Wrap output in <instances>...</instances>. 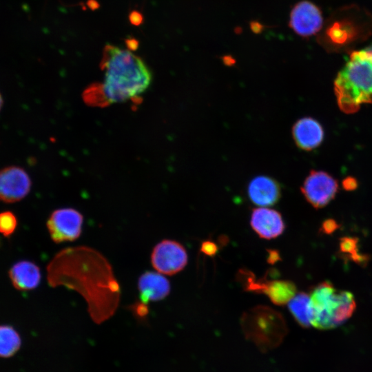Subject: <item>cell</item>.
<instances>
[{"instance_id":"cell-1","label":"cell","mask_w":372,"mask_h":372,"mask_svg":"<svg viewBox=\"0 0 372 372\" xmlns=\"http://www.w3.org/2000/svg\"><path fill=\"white\" fill-rule=\"evenodd\" d=\"M51 287H64L85 300L92 319L100 324L118 309L121 287L111 264L99 251L76 246L59 251L46 267Z\"/></svg>"},{"instance_id":"cell-2","label":"cell","mask_w":372,"mask_h":372,"mask_svg":"<svg viewBox=\"0 0 372 372\" xmlns=\"http://www.w3.org/2000/svg\"><path fill=\"white\" fill-rule=\"evenodd\" d=\"M100 67L104 73L103 81L85 92V99L91 104L107 105L136 99L152 82L148 66L129 49L105 45Z\"/></svg>"},{"instance_id":"cell-3","label":"cell","mask_w":372,"mask_h":372,"mask_svg":"<svg viewBox=\"0 0 372 372\" xmlns=\"http://www.w3.org/2000/svg\"><path fill=\"white\" fill-rule=\"evenodd\" d=\"M334 92L340 109L346 114L372 103V50L366 47L351 53L334 81Z\"/></svg>"},{"instance_id":"cell-4","label":"cell","mask_w":372,"mask_h":372,"mask_svg":"<svg viewBox=\"0 0 372 372\" xmlns=\"http://www.w3.org/2000/svg\"><path fill=\"white\" fill-rule=\"evenodd\" d=\"M312 326L321 330L333 329L347 321L355 309L353 295L338 291L329 282L315 287L310 293Z\"/></svg>"},{"instance_id":"cell-5","label":"cell","mask_w":372,"mask_h":372,"mask_svg":"<svg viewBox=\"0 0 372 372\" xmlns=\"http://www.w3.org/2000/svg\"><path fill=\"white\" fill-rule=\"evenodd\" d=\"M240 324L247 339L261 351L271 350L282 342L287 327L282 314L264 305L256 306L241 316Z\"/></svg>"},{"instance_id":"cell-6","label":"cell","mask_w":372,"mask_h":372,"mask_svg":"<svg viewBox=\"0 0 372 372\" xmlns=\"http://www.w3.org/2000/svg\"><path fill=\"white\" fill-rule=\"evenodd\" d=\"M83 215L73 208H61L52 212L47 229L53 242L61 243L76 240L81 234Z\"/></svg>"},{"instance_id":"cell-7","label":"cell","mask_w":372,"mask_h":372,"mask_svg":"<svg viewBox=\"0 0 372 372\" xmlns=\"http://www.w3.org/2000/svg\"><path fill=\"white\" fill-rule=\"evenodd\" d=\"M185 247L173 240H163L156 245L151 254L154 269L164 275H174L182 271L187 263Z\"/></svg>"},{"instance_id":"cell-8","label":"cell","mask_w":372,"mask_h":372,"mask_svg":"<svg viewBox=\"0 0 372 372\" xmlns=\"http://www.w3.org/2000/svg\"><path fill=\"white\" fill-rule=\"evenodd\" d=\"M338 189L336 180L323 171L311 170L300 190L307 201L316 209L322 208L335 196Z\"/></svg>"},{"instance_id":"cell-9","label":"cell","mask_w":372,"mask_h":372,"mask_svg":"<svg viewBox=\"0 0 372 372\" xmlns=\"http://www.w3.org/2000/svg\"><path fill=\"white\" fill-rule=\"evenodd\" d=\"M32 181L28 172L21 167L11 165L0 169V200L6 203H17L30 193Z\"/></svg>"},{"instance_id":"cell-10","label":"cell","mask_w":372,"mask_h":372,"mask_svg":"<svg viewBox=\"0 0 372 372\" xmlns=\"http://www.w3.org/2000/svg\"><path fill=\"white\" fill-rule=\"evenodd\" d=\"M289 27L299 36L309 37L320 32L323 25L320 9L313 3L302 1L292 8Z\"/></svg>"},{"instance_id":"cell-11","label":"cell","mask_w":372,"mask_h":372,"mask_svg":"<svg viewBox=\"0 0 372 372\" xmlns=\"http://www.w3.org/2000/svg\"><path fill=\"white\" fill-rule=\"evenodd\" d=\"M281 194L280 183L269 176H257L251 180L247 186V196L250 201L260 207L274 205L279 201Z\"/></svg>"},{"instance_id":"cell-12","label":"cell","mask_w":372,"mask_h":372,"mask_svg":"<svg viewBox=\"0 0 372 372\" xmlns=\"http://www.w3.org/2000/svg\"><path fill=\"white\" fill-rule=\"evenodd\" d=\"M291 134L296 146L307 152L318 147L324 136L322 125L309 116L296 121L292 127Z\"/></svg>"},{"instance_id":"cell-13","label":"cell","mask_w":372,"mask_h":372,"mask_svg":"<svg viewBox=\"0 0 372 372\" xmlns=\"http://www.w3.org/2000/svg\"><path fill=\"white\" fill-rule=\"evenodd\" d=\"M250 224L259 237L268 240L281 235L285 228L280 213L267 207L254 209L251 212Z\"/></svg>"},{"instance_id":"cell-14","label":"cell","mask_w":372,"mask_h":372,"mask_svg":"<svg viewBox=\"0 0 372 372\" xmlns=\"http://www.w3.org/2000/svg\"><path fill=\"white\" fill-rule=\"evenodd\" d=\"M138 289L141 301L147 304L167 297L170 292V284L163 274L147 271L139 277Z\"/></svg>"},{"instance_id":"cell-15","label":"cell","mask_w":372,"mask_h":372,"mask_svg":"<svg viewBox=\"0 0 372 372\" xmlns=\"http://www.w3.org/2000/svg\"><path fill=\"white\" fill-rule=\"evenodd\" d=\"M8 276L12 286L19 291L34 289L41 280L40 268L29 260H20L14 263L9 270Z\"/></svg>"},{"instance_id":"cell-16","label":"cell","mask_w":372,"mask_h":372,"mask_svg":"<svg viewBox=\"0 0 372 372\" xmlns=\"http://www.w3.org/2000/svg\"><path fill=\"white\" fill-rule=\"evenodd\" d=\"M296 285L286 280H265L262 293L276 305H284L296 294Z\"/></svg>"},{"instance_id":"cell-17","label":"cell","mask_w":372,"mask_h":372,"mask_svg":"<svg viewBox=\"0 0 372 372\" xmlns=\"http://www.w3.org/2000/svg\"><path fill=\"white\" fill-rule=\"evenodd\" d=\"M289 310L297 322L303 327L311 325L310 296L304 292L296 293L288 302Z\"/></svg>"},{"instance_id":"cell-18","label":"cell","mask_w":372,"mask_h":372,"mask_svg":"<svg viewBox=\"0 0 372 372\" xmlns=\"http://www.w3.org/2000/svg\"><path fill=\"white\" fill-rule=\"evenodd\" d=\"M21 345V338L17 331L8 324L0 325V358L13 356Z\"/></svg>"},{"instance_id":"cell-19","label":"cell","mask_w":372,"mask_h":372,"mask_svg":"<svg viewBox=\"0 0 372 372\" xmlns=\"http://www.w3.org/2000/svg\"><path fill=\"white\" fill-rule=\"evenodd\" d=\"M17 227V218L10 211L0 212V234L4 237H10Z\"/></svg>"},{"instance_id":"cell-20","label":"cell","mask_w":372,"mask_h":372,"mask_svg":"<svg viewBox=\"0 0 372 372\" xmlns=\"http://www.w3.org/2000/svg\"><path fill=\"white\" fill-rule=\"evenodd\" d=\"M357 239L355 238L344 237L340 240V248L343 254L351 255V258L358 263L366 261V256H362L357 252Z\"/></svg>"},{"instance_id":"cell-21","label":"cell","mask_w":372,"mask_h":372,"mask_svg":"<svg viewBox=\"0 0 372 372\" xmlns=\"http://www.w3.org/2000/svg\"><path fill=\"white\" fill-rule=\"evenodd\" d=\"M200 251L207 256H214L218 251V246L212 241L205 240L201 244Z\"/></svg>"},{"instance_id":"cell-22","label":"cell","mask_w":372,"mask_h":372,"mask_svg":"<svg viewBox=\"0 0 372 372\" xmlns=\"http://www.w3.org/2000/svg\"><path fill=\"white\" fill-rule=\"evenodd\" d=\"M338 227V225L333 220H327L322 223V231L326 234H330Z\"/></svg>"},{"instance_id":"cell-23","label":"cell","mask_w":372,"mask_h":372,"mask_svg":"<svg viewBox=\"0 0 372 372\" xmlns=\"http://www.w3.org/2000/svg\"><path fill=\"white\" fill-rule=\"evenodd\" d=\"M136 313L139 317L145 316L147 313L146 303L141 302L134 305Z\"/></svg>"},{"instance_id":"cell-24","label":"cell","mask_w":372,"mask_h":372,"mask_svg":"<svg viewBox=\"0 0 372 372\" xmlns=\"http://www.w3.org/2000/svg\"><path fill=\"white\" fill-rule=\"evenodd\" d=\"M343 187L347 190H353L357 187V182L355 178L349 177L343 181Z\"/></svg>"},{"instance_id":"cell-25","label":"cell","mask_w":372,"mask_h":372,"mask_svg":"<svg viewBox=\"0 0 372 372\" xmlns=\"http://www.w3.org/2000/svg\"><path fill=\"white\" fill-rule=\"evenodd\" d=\"M130 19L134 25H139L143 21V17L141 13L134 11L130 14Z\"/></svg>"},{"instance_id":"cell-26","label":"cell","mask_w":372,"mask_h":372,"mask_svg":"<svg viewBox=\"0 0 372 372\" xmlns=\"http://www.w3.org/2000/svg\"><path fill=\"white\" fill-rule=\"evenodd\" d=\"M127 45L129 48V50L132 48L133 50H135L136 47L138 46V42L135 39H128L127 41Z\"/></svg>"},{"instance_id":"cell-27","label":"cell","mask_w":372,"mask_h":372,"mask_svg":"<svg viewBox=\"0 0 372 372\" xmlns=\"http://www.w3.org/2000/svg\"><path fill=\"white\" fill-rule=\"evenodd\" d=\"M262 25L259 23H254L251 24V28L254 30V32H259L261 30Z\"/></svg>"},{"instance_id":"cell-28","label":"cell","mask_w":372,"mask_h":372,"mask_svg":"<svg viewBox=\"0 0 372 372\" xmlns=\"http://www.w3.org/2000/svg\"><path fill=\"white\" fill-rule=\"evenodd\" d=\"M3 104V100L2 95L0 93V111H1V108H2Z\"/></svg>"},{"instance_id":"cell-29","label":"cell","mask_w":372,"mask_h":372,"mask_svg":"<svg viewBox=\"0 0 372 372\" xmlns=\"http://www.w3.org/2000/svg\"><path fill=\"white\" fill-rule=\"evenodd\" d=\"M371 50H372V43L368 46Z\"/></svg>"}]
</instances>
